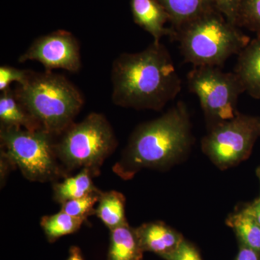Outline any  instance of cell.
Instances as JSON below:
<instances>
[{
  "instance_id": "cell-1",
  "label": "cell",
  "mask_w": 260,
  "mask_h": 260,
  "mask_svg": "<svg viewBox=\"0 0 260 260\" xmlns=\"http://www.w3.org/2000/svg\"><path fill=\"white\" fill-rule=\"evenodd\" d=\"M112 102L118 107L159 111L181 90L172 56L161 43L144 50L122 53L112 68Z\"/></svg>"
},
{
  "instance_id": "cell-2",
  "label": "cell",
  "mask_w": 260,
  "mask_h": 260,
  "mask_svg": "<svg viewBox=\"0 0 260 260\" xmlns=\"http://www.w3.org/2000/svg\"><path fill=\"white\" fill-rule=\"evenodd\" d=\"M191 143L189 112L184 103L179 102L158 119L135 129L113 171L126 180L143 169L169 167L186 155Z\"/></svg>"
},
{
  "instance_id": "cell-3",
  "label": "cell",
  "mask_w": 260,
  "mask_h": 260,
  "mask_svg": "<svg viewBox=\"0 0 260 260\" xmlns=\"http://www.w3.org/2000/svg\"><path fill=\"white\" fill-rule=\"evenodd\" d=\"M15 94L44 131L56 136L68 129L84 104L78 89L63 75L52 71H30Z\"/></svg>"
},
{
  "instance_id": "cell-4",
  "label": "cell",
  "mask_w": 260,
  "mask_h": 260,
  "mask_svg": "<svg viewBox=\"0 0 260 260\" xmlns=\"http://www.w3.org/2000/svg\"><path fill=\"white\" fill-rule=\"evenodd\" d=\"M174 40L186 62L194 67H220L239 54L250 37L229 23L218 10L195 19L175 31Z\"/></svg>"
},
{
  "instance_id": "cell-5",
  "label": "cell",
  "mask_w": 260,
  "mask_h": 260,
  "mask_svg": "<svg viewBox=\"0 0 260 260\" xmlns=\"http://www.w3.org/2000/svg\"><path fill=\"white\" fill-rule=\"evenodd\" d=\"M56 142L58 159L65 171L87 169L93 177L117 145L115 134L106 116L88 114L83 121L73 123Z\"/></svg>"
},
{
  "instance_id": "cell-6",
  "label": "cell",
  "mask_w": 260,
  "mask_h": 260,
  "mask_svg": "<svg viewBox=\"0 0 260 260\" xmlns=\"http://www.w3.org/2000/svg\"><path fill=\"white\" fill-rule=\"evenodd\" d=\"M54 137L43 129L0 127L1 154L28 180L54 181L67 174L56 155Z\"/></svg>"
},
{
  "instance_id": "cell-7",
  "label": "cell",
  "mask_w": 260,
  "mask_h": 260,
  "mask_svg": "<svg viewBox=\"0 0 260 260\" xmlns=\"http://www.w3.org/2000/svg\"><path fill=\"white\" fill-rule=\"evenodd\" d=\"M186 78L188 88L199 99L212 128L239 114L238 99L244 90L235 73L217 67H194Z\"/></svg>"
},
{
  "instance_id": "cell-8",
  "label": "cell",
  "mask_w": 260,
  "mask_h": 260,
  "mask_svg": "<svg viewBox=\"0 0 260 260\" xmlns=\"http://www.w3.org/2000/svg\"><path fill=\"white\" fill-rule=\"evenodd\" d=\"M259 135L260 118L239 114L213 126L203 148L219 167H232L249 156Z\"/></svg>"
},
{
  "instance_id": "cell-9",
  "label": "cell",
  "mask_w": 260,
  "mask_h": 260,
  "mask_svg": "<svg viewBox=\"0 0 260 260\" xmlns=\"http://www.w3.org/2000/svg\"><path fill=\"white\" fill-rule=\"evenodd\" d=\"M37 61L46 71L62 69L78 73L81 68L80 47L71 32L59 30L38 38L19 57L20 63Z\"/></svg>"
},
{
  "instance_id": "cell-10",
  "label": "cell",
  "mask_w": 260,
  "mask_h": 260,
  "mask_svg": "<svg viewBox=\"0 0 260 260\" xmlns=\"http://www.w3.org/2000/svg\"><path fill=\"white\" fill-rule=\"evenodd\" d=\"M133 20L153 37L154 42L159 43L162 37L174 39L175 31L165 26L170 22L169 16L157 0H130Z\"/></svg>"
},
{
  "instance_id": "cell-11",
  "label": "cell",
  "mask_w": 260,
  "mask_h": 260,
  "mask_svg": "<svg viewBox=\"0 0 260 260\" xmlns=\"http://www.w3.org/2000/svg\"><path fill=\"white\" fill-rule=\"evenodd\" d=\"M234 73L244 92L253 99H260V32L238 54Z\"/></svg>"
},
{
  "instance_id": "cell-12",
  "label": "cell",
  "mask_w": 260,
  "mask_h": 260,
  "mask_svg": "<svg viewBox=\"0 0 260 260\" xmlns=\"http://www.w3.org/2000/svg\"><path fill=\"white\" fill-rule=\"evenodd\" d=\"M135 232L143 251L160 256L174 250L183 240L180 234L160 222L143 224Z\"/></svg>"
},
{
  "instance_id": "cell-13",
  "label": "cell",
  "mask_w": 260,
  "mask_h": 260,
  "mask_svg": "<svg viewBox=\"0 0 260 260\" xmlns=\"http://www.w3.org/2000/svg\"><path fill=\"white\" fill-rule=\"evenodd\" d=\"M169 16L172 28L179 30L195 19L216 10L213 0H157Z\"/></svg>"
},
{
  "instance_id": "cell-14",
  "label": "cell",
  "mask_w": 260,
  "mask_h": 260,
  "mask_svg": "<svg viewBox=\"0 0 260 260\" xmlns=\"http://www.w3.org/2000/svg\"><path fill=\"white\" fill-rule=\"evenodd\" d=\"M1 127H13L36 131L42 129L40 124L18 100L15 90L7 89L0 95Z\"/></svg>"
},
{
  "instance_id": "cell-15",
  "label": "cell",
  "mask_w": 260,
  "mask_h": 260,
  "mask_svg": "<svg viewBox=\"0 0 260 260\" xmlns=\"http://www.w3.org/2000/svg\"><path fill=\"white\" fill-rule=\"evenodd\" d=\"M143 256L135 229L126 223L111 230L107 260H143Z\"/></svg>"
},
{
  "instance_id": "cell-16",
  "label": "cell",
  "mask_w": 260,
  "mask_h": 260,
  "mask_svg": "<svg viewBox=\"0 0 260 260\" xmlns=\"http://www.w3.org/2000/svg\"><path fill=\"white\" fill-rule=\"evenodd\" d=\"M92 177L88 170L81 169L76 175L65 177L61 182L55 183L53 186L54 200L62 204L64 202L83 198L99 191L94 185Z\"/></svg>"
},
{
  "instance_id": "cell-17",
  "label": "cell",
  "mask_w": 260,
  "mask_h": 260,
  "mask_svg": "<svg viewBox=\"0 0 260 260\" xmlns=\"http://www.w3.org/2000/svg\"><path fill=\"white\" fill-rule=\"evenodd\" d=\"M95 214L110 231L127 223L124 195L116 191H102Z\"/></svg>"
},
{
  "instance_id": "cell-18",
  "label": "cell",
  "mask_w": 260,
  "mask_h": 260,
  "mask_svg": "<svg viewBox=\"0 0 260 260\" xmlns=\"http://www.w3.org/2000/svg\"><path fill=\"white\" fill-rule=\"evenodd\" d=\"M84 222L85 220L75 218L61 210L54 215L43 217L41 225L48 241L53 243L60 237L78 232Z\"/></svg>"
},
{
  "instance_id": "cell-19",
  "label": "cell",
  "mask_w": 260,
  "mask_h": 260,
  "mask_svg": "<svg viewBox=\"0 0 260 260\" xmlns=\"http://www.w3.org/2000/svg\"><path fill=\"white\" fill-rule=\"evenodd\" d=\"M229 225L234 229L243 245L260 252V225L245 210L229 219Z\"/></svg>"
},
{
  "instance_id": "cell-20",
  "label": "cell",
  "mask_w": 260,
  "mask_h": 260,
  "mask_svg": "<svg viewBox=\"0 0 260 260\" xmlns=\"http://www.w3.org/2000/svg\"><path fill=\"white\" fill-rule=\"evenodd\" d=\"M100 190L94 191L83 198L64 202L61 205V211L75 218L86 220L90 215L95 214V205L99 202Z\"/></svg>"
},
{
  "instance_id": "cell-21",
  "label": "cell",
  "mask_w": 260,
  "mask_h": 260,
  "mask_svg": "<svg viewBox=\"0 0 260 260\" xmlns=\"http://www.w3.org/2000/svg\"><path fill=\"white\" fill-rule=\"evenodd\" d=\"M237 26L256 34L260 32V0H241L238 10Z\"/></svg>"
},
{
  "instance_id": "cell-22",
  "label": "cell",
  "mask_w": 260,
  "mask_h": 260,
  "mask_svg": "<svg viewBox=\"0 0 260 260\" xmlns=\"http://www.w3.org/2000/svg\"><path fill=\"white\" fill-rule=\"evenodd\" d=\"M31 70H20L11 66L0 67V91L10 88L12 83L16 82L21 85L28 79Z\"/></svg>"
},
{
  "instance_id": "cell-23",
  "label": "cell",
  "mask_w": 260,
  "mask_h": 260,
  "mask_svg": "<svg viewBox=\"0 0 260 260\" xmlns=\"http://www.w3.org/2000/svg\"><path fill=\"white\" fill-rule=\"evenodd\" d=\"M161 257L166 260H202L198 249L184 239L176 249Z\"/></svg>"
},
{
  "instance_id": "cell-24",
  "label": "cell",
  "mask_w": 260,
  "mask_h": 260,
  "mask_svg": "<svg viewBox=\"0 0 260 260\" xmlns=\"http://www.w3.org/2000/svg\"><path fill=\"white\" fill-rule=\"evenodd\" d=\"M241 0H213L216 9L229 23L237 26L238 10Z\"/></svg>"
},
{
  "instance_id": "cell-25",
  "label": "cell",
  "mask_w": 260,
  "mask_h": 260,
  "mask_svg": "<svg viewBox=\"0 0 260 260\" xmlns=\"http://www.w3.org/2000/svg\"><path fill=\"white\" fill-rule=\"evenodd\" d=\"M236 260H259L257 251L242 245Z\"/></svg>"
},
{
  "instance_id": "cell-26",
  "label": "cell",
  "mask_w": 260,
  "mask_h": 260,
  "mask_svg": "<svg viewBox=\"0 0 260 260\" xmlns=\"http://www.w3.org/2000/svg\"><path fill=\"white\" fill-rule=\"evenodd\" d=\"M244 210L255 219L256 221L260 225V201Z\"/></svg>"
},
{
  "instance_id": "cell-27",
  "label": "cell",
  "mask_w": 260,
  "mask_h": 260,
  "mask_svg": "<svg viewBox=\"0 0 260 260\" xmlns=\"http://www.w3.org/2000/svg\"><path fill=\"white\" fill-rule=\"evenodd\" d=\"M67 260H84L79 248L77 246H72L70 249L69 256Z\"/></svg>"
}]
</instances>
